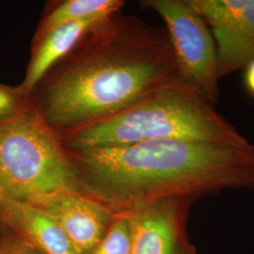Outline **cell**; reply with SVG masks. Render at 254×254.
I'll list each match as a JSON object with an SVG mask.
<instances>
[{
    "instance_id": "obj_1",
    "label": "cell",
    "mask_w": 254,
    "mask_h": 254,
    "mask_svg": "<svg viewBox=\"0 0 254 254\" xmlns=\"http://www.w3.org/2000/svg\"><path fill=\"white\" fill-rule=\"evenodd\" d=\"M182 80L166 28L118 12L92 28L56 64L31 98L63 136Z\"/></svg>"
},
{
    "instance_id": "obj_2",
    "label": "cell",
    "mask_w": 254,
    "mask_h": 254,
    "mask_svg": "<svg viewBox=\"0 0 254 254\" xmlns=\"http://www.w3.org/2000/svg\"><path fill=\"white\" fill-rule=\"evenodd\" d=\"M66 150L81 193L114 213L166 198L195 200L226 190L254 189V146L167 139Z\"/></svg>"
},
{
    "instance_id": "obj_3",
    "label": "cell",
    "mask_w": 254,
    "mask_h": 254,
    "mask_svg": "<svg viewBox=\"0 0 254 254\" xmlns=\"http://www.w3.org/2000/svg\"><path fill=\"white\" fill-rule=\"evenodd\" d=\"M198 90L177 81L89 126L62 136L68 150L180 139L237 148L254 147Z\"/></svg>"
},
{
    "instance_id": "obj_4",
    "label": "cell",
    "mask_w": 254,
    "mask_h": 254,
    "mask_svg": "<svg viewBox=\"0 0 254 254\" xmlns=\"http://www.w3.org/2000/svg\"><path fill=\"white\" fill-rule=\"evenodd\" d=\"M0 188L15 200L34 203L81 192L62 136L32 100L0 124Z\"/></svg>"
},
{
    "instance_id": "obj_5",
    "label": "cell",
    "mask_w": 254,
    "mask_h": 254,
    "mask_svg": "<svg viewBox=\"0 0 254 254\" xmlns=\"http://www.w3.org/2000/svg\"><path fill=\"white\" fill-rule=\"evenodd\" d=\"M142 6L160 15L184 81L214 106L219 100L217 48L208 25L189 0H145Z\"/></svg>"
},
{
    "instance_id": "obj_6",
    "label": "cell",
    "mask_w": 254,
    "mask_h": 254,
    "mask_svg": "<svg viewBox=\"0 0 254 254\" xmlns=\"http://www.w3.org/2000/svg\"><path fill=\"white\" fill-rule=\"evenodd\" d=\"M208 25L220 78L254 61V0H189Z\"/></svg>"
},
{
    "instance_id": "obj_7",
    "label": "cell",
    "mask_w": 254,
    "mask_h": 254,
    "mask_svg": "<svg viewBox=\"0 0 254 254\" xmlns=\"http://www.w3.org/2000/svg\"><path fill=\"white\" fill-rule=\"evenodd\" d=\"M191 200L166 198L127 212L132 236L131 254H196L186 233Z\"/></svg>"
},
{
    "instance_id": "obj_8",
    "label": "cell",
    "mask_w": 254,
    "mask_h": 254,
    "mask_svg": "<svg viewBox=\"0 0 254 254\" xmlns=\"http://www.w3.org/2000/svg\"><path fill=\"white\" fill-rule=\"evenodd\" d=\"M33 204L62 228L77 254H91L108 232L116 213L81 192L47 197Z\"/></svg>"
},
{
    "instance_id": "obj_9",
    "label": "cell",
    "mask_w": 254,
    "mask_h": 254,
    "mask_svg": "<svg viewBox=\"0 0 254 254\" xmlns=\"http://www.w3.org/2000/svg\"><path fill=\"white\" fill-rule=\"evenodd\" d=\"M0 229L42 254H77L53 218L35 204L2 195Z\"/></svg>"
},
{
    "instance_id": "obj_10",
    "label": "cell",
    "mask_w": 254,
    "mask_h": 254,
    "mask_svg": "<svg viewBox=\"0 0 254 254\" xmlns=\"http://www.w3.org/2000/svg\"><path fill=\"white\" fill-rule=\"evenodd\" d=\"M108 17L65 23L44 32H36L26 75L20 84L24 91L31 95L46 73L69 54L92 28Z\"/></svg>"
},
{
    "instance_id": "obj_11",
    "label": "cell",
    "mask_w": 254,
    "mask_h": 254,
    "mask_svg": "<svg viewBox=\"0 0 254 254\" xmlns=\"http://www.w3.org/2000/svg\"><path fill=\"white\" fill-rule=\"evenodd\" d=\"M123 0H65L53 5L45 13L36 32L70 22L108 17L120 12Z\"/></svg>"
},
{
    "instance_id": "obj_12",
    "label": "cell",
    "mask_w": 254,
    "mask_h": 254,
    "mask_svg": "<svg viewBox=\"0 0 254 254\" xmlns=\"http://www.w3.org/2000/svg\"><path fill=\"white\" fill-rule=\"evenodd\" d=\"M132 236L127 213H116L110 227L91 254H131Z\"/></svg>"
},
{
    "instance_id": "obj_13",
    "label": "cell",
    "mask_w": 254,
    "mask_h": 254,
    "mask_svg": "<svg viewBox=\"0 0 254 254\" xmlns=\"http://www.w3.org/2000/svg\"><path fill=\"white\" fill-rule=\"evenodd\" d=\"M31 95L19 86L0 83V124L15 117L27 107Z\"/></svg>"
},
{
    "instance_id": "obj_14",
    "label": "cell",
    "mask_w": 254,
    "mask_h": 254,
    "mask_svg": "<svg viewBox=\"0 0 254 254\" xmlns=\"http://www.w3.org/2000/svg\"><path fill=\"white\" fill-rule=\"evenodd\" d=\"M0 231V254H42L16 236L4 230Z\"/></svg>"
},
{
    "instance_id": "obj_15",
    "label": "cell",
    "mask_w": 254,
    "mask_h": 254,
    "mask_svg": "<svg viewBox=\"0 0 254 254\" xmlns=\"http://www.w3.org/2000/svg\"><path fill=\"white\" fill-rule=\"evenodd\" d=\"M243 71V83L246 91L254 98V61L248 64Z\"/></svg>"
},
{
    "instance_id": "obj_16",
    "label": "cell",
    "mask_w": 254,
    "mask_h": 254,
    "mask_svg": "<svg viewBox=\"0 0 254 254\" xmlns=\"http://www.w3.org/2000/svg\"><path fill=\"white\" fill-rule=\"evenodd\" d=\"M2 195H3V192H2V190H1V188H0V200L2 199Z\"/></svg>"
}]
</instances>
